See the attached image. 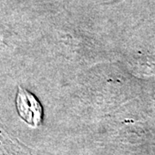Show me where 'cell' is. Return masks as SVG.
<instances>
[{"label": "cell", "mask_w": 155, "mask_h": 155, "mask_svg": "<svg viewBox=\"0 0 155 155\" xmlns=\"http://www.w3.org/2000/svg\"><path fill=\"white\" fill-rule=\"evenodd\" d=\"M16 106L19 116L29 126L37 127L42 120V108L38 99L22 86H18Z\"/></svg>", "instance_id": "cell-1"}]
</instances>
